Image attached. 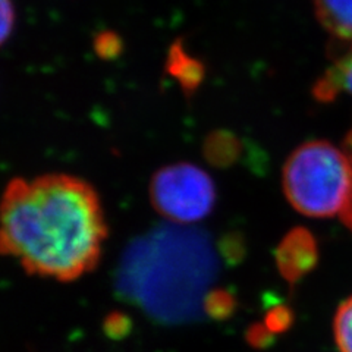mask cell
Returning a JSON list of instances; mask_svg holds the SVG:
<instances>
[{"label": "cell", "instance_id": "obj_6", "mask_svg": "<svg viewBox=\"0 0 352 352\" xmlns=\"http://www.w3.org/2000/svg\"><path fill=\"white\" fill-rule=\"evenodd\" d=\"M339 94L352 96V47L330 66L314 87V96L320 102H332Z\"/></svg>", "mask_w": 352, "mask_h": 352}, {"label": "cell", "instance_id": "obj_1", "mask_svg": "<svg viewBox=\"0 0 352 352\" xmlns=\"http://www.w3.org/2000/svg\"><path fill=\"white\" fill-rule=\"evenodd\" d=\"M104 238L103 210L90 184L69 175L9 182L0 245L28 273L78 279L97 266Z\"/></svg>", "mask_w": 352, "mask_h": 352}, {"label": "cell", "instance_id": "obj_13", "mask_svg": "<svg viewBox=\"0 0 352 352\" xmlns=\"http://www.w3.org/2000/svg\"><path fill=\"white\" fill-rule=\"evenodd\" d=\"M345 151L348 153V156L352 160V131L349 132V135L345 141ZM340 220H342L344 225L352 232V195H351V200H349L346 208L344 210V213L340 214Z\"/></svg>", "mask_w": 352, "mask_h": 352}, {"label": "cell", "instance_id": "obj_3", "mask_svg": "<svg viewBox=\"0 0 352 352\" xmlns=\"http://www.w3.org/2000/svg\"><path fill=\"white\" fill-rule=\"evenodd\" d=\"M154 208L178 223H194L212 212L216 191L210 176L191 163H176L156 172L150 186Z\"/></svg>", "mask_w": 352, "mask_h": 352}, {"label": "cell", "instance_id": "obj_9", "mask_svg": "<svg viewBox=\"0 0 352 352\" xmlns=\"http://www.w3.org/2000/svg\"><path fill=\"white\" fill-rule=\"evenodd\" d=\"M333 336L339 352H352V295L338 307L333 318Z\"/></svg>", "mask_w": 352, "mask_h": 352}, {"label": "cell", "instance_id": "obj_5", "mask_svg": "<svg viewBox=\"0 0 352 352\" xmlns=\"http://www.w3.org/2000/svg\"><path fill=\"white\" fill-rule=\"evenodd\" d=\"M322 27L340 41L352 43V0H314Z\"/></svg>", "mask_w": 352, "mask_h": 352}, {"label": "cell", "instance_id": "obj_2", "mask_svg": "<svg viewBox=\"0 0 352 352\" xmlns=\"http://www.w3.org/2000/svg\"><path fill=\"white\" fill-rule=\"evenodd\" d=\"M282 184L296 212L308 217H340L352 195V160L327 141H308L285 162Z\"/></svg>", "mask_w": 352, "mask_h": 352}, {"label": "cell", "instance_id": "obj_8", "mask_svg": "<svg viewBox=\"0 0 352 352\" xmlns=\"http://www.w3.org/2000/svg\"><path fill=\"white\" fill-rule=\"evenodd\" d=\"M204 151L208 162L217 164V166H223V164L232 163L236 159L239 146L234 135L228 134V132H214L208 137Z\"/></svg>", "mask_w": 352, "mask_h": 352}, {"label": "cell", "instance_id": "obj_10", "mask_svg": "<svg viewBox=\"0 0 352 352\" xmlns=\"http://www.w3.org/2000/svg\"><path fill=\"white\" fill-rule=\"evenodd\" d=\"M122 41L116 32L103 31L94 38V52L102 59H115L122 52Z\"/></svg>", "mask_w": 352, "mask_h": 352}, {"label": "cell", "instance_id": "obj_12", "mask_svg": "<svg viewBox=\"0 0 352 352\" xmlns=\"http://www.w3.org/2000/svg\"><path fill=\"white\" fill-rule=\"evenodd\" d=\"M270 318H267V330L270 332H276V330L285 329L288 326V323L291 322V317L289 313L285 311L283 308H279V310H274L270 316Z\"/></svg>", "mask_w": 352, "mask_h": 352}, {"label": "cell", "instance_id": "obj_7", "mask_svg": "<svg viewBox=\"0 0 352 352\" xmlns=\"http://www.w3.org/2000/svg\"><path fill=\"white\" fill-rule=\"evenodd\" d=\"M168 72L176 78L185 93L195 91L204 76V66L200 60L191 58L184 50L179 41H176L168 56Z\"/></svg>", "mask_w": 352, "mask_h": 352}, {"label": "cell", "instance_id": "obj_4", "mask_svg": "<svg viewBox=\"0 0 352 352\" xmlns=\"http://www.w3.org/2000/svg\"><path fill=\"white\" fill-rule=\"evenodd\" d=\"M318 258L314 236L307 229L296 228L283 238L276 251V263L282 276L288 282H298L311 272Z\"/></svg>", "mask_w": 352, "mask_h": 352}, {"label": "cell", "instance_id": "obj_11", "mask_svg": "<svg viewBox=\"0 0 352 352\" xmlns=\"http://www.w3.org/2000/svg\"><path fill=\"white\" fill-rule=\"evenodd\" d=\"M0 9H2V30H0V36H2V43H6L10 32L14 30L15 24V9L14 3L10 0H0Z\"/></svg>", "mask_w": 352, "mask_h": 352}]
</instances>
